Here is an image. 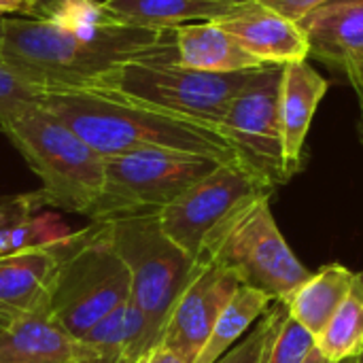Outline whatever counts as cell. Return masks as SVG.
I'll return each mask as SVG.
<instances>
[{
    "instance_id": "6da1fadb",
    "label": "cell",
    "mask_w": 363,
    "mask_h": 363,
    "mask_svg": "<svg viewBox=\"0 0 363 363\" xmlns=\"http://www.w3.org/2000/svg\"><path fill=\"white\" fill-rule=\"evenodd\" d=\"M177 60L174 28L113 21L100 2L62 17H2L0 60L45 89H91L132 60Z\"/></svg>"
},
{
    "instance_id": "7a4b0ae2",
    "label": "cell",
    "mask_w": 363,
    "mask_h": 363,
    "mask_svg": "<svg viewBox=\"0 0 363 363\" xmlns=\"http://www.w3.org/2000/svg\"><path fill=\"white\" fill-rule=\"evenodd\" d=\"M102 157L145 149H170L238 160L217 125L162 113L125 98L94 89H45L36 98Z\"/></svg>"
},
{
    "instance_id": "3957f363",
    "label": "cell",
    "mask_w": 363,
    "mask_h": 363,
    "mask_svg": "<svg viewBox=\"0 0 363 363\" xmlns=\"http://www.w3.org/2000/svg\"><path fill=\"white\" fill-rule=\"evenodd\" d=\"M0 132L40 179L47 206L85 215L104 185V157L38 100H21L0 113Z\"/></svg>"
},
{
    "instance_id": "277c9868",
    "label": "cell",
    "mask_w": 363,
    "mask_h": 363,
    "mask_svg": "<svg viewBox=\"0 0 363 363\" xmlns=\"http://www.w3.org/2000/svg\"><path fill=\"white\" fill-rule=\"evenodd\" d=\"M102 236L130 274V302L145 319L147 353L162 340L168 315L196 262L162 230L157 213L104 219Z\"/></svg>"
},
{
    "instance_id": "5b68a950",
    "label": "cell",
    "mask_w": 363,
    "mask_h": 363,
    "mask_svg": "<svg viewBox=\"0 0 363 363\" xmlns=\"http://www.w3.org/2000/svg\"><path fill=\"white\" fill-rule=\"evenodd\" d=\"M196 264L223 266L236 272L240 285L266 294L272 302L287 298L313 274L283 238L270 196L251 200L217 228L204 240Z\"/></svg>"
},
{
    "instance_id": "8992f818",
    "label": "cell",
    "mask_w": 363,
    "mask_h": 363,
    "mask_svg": "<svg viewBox=\"0 0 363 363\" xmlns=\"http://www.w3.org/2000/svg\"><path fill=\"white\" fill-rule=\"evenodd\" d=\"M253 72H202L177 64V60L149 57L115 68L91 89L219 128L234 96Z\"/></svg>"
},
{
    "instance_id": "52a82bcc",
    "label": "cell",
    "mask_w": 363,
    "mask_h": 363,
    "mask_svg": "<svg viewBox=\"0 0 363 363\" xmlns=\"http://www.w3.org/2000/svg\"><path fill=\"white\" fill-rule=\"evenodd\" d=\"M221 162L170 149H145L104 157L102 194L89 213L91 221L160 213Z\"/></svg>"
},
{
    "instance_id": "ba28073f",
    "label": "cell",
    "mask_w": 363,
    "mask_h": 363,
    "mask_svg": "<svg viewBox=\"0 0 363 363\" xmlns=\"http://www.w3.org/2000/svg\"><path fill=\"white\" fill-rule=\"evenodd\" d=\"M94 223L89 242L64 266L51 298L49 317L70 336L79 338L115 308L130 300V274Z\"/></svg>"
},
{
    "instance_id": "9c48e42d",
    "label": "cell",
    "mask_w": 363,
    "mask_h": 363,
    "mask_svg": "<svg viewBox=\"0 0 363 363\" xmlns=\"http://www.w3.org/2000/svg\"><path fill=\"white\" fill-rule=\"evenodd\" d=\"M266 179L240 160L221 162L213 172L194 183L174 202L157 213L164 234L194 262L204 240L221 228L238 208L255 198L272 196Z\"/></svg>"
},
{
    "instance_id": "30bf717a",
    "label": "cell",
    "mask_w": 363,
    "mask_h": 363,
    "mask_svg": "<svg viewBox=\"0 0 363 363\" xmlns=\"http://www.w3.org/2000/svg\"><path fill=\"white\" fill-rule=\"evenodd\" d=\"M283 66H264L253 72L249 83L234 96L219 132L232 145L238 160L253 172L279 187L291 179L279 117Z\"/></svg>"
},
{
    "instance_id": "8fae6325",
    "label": "cell",
    "mask_w": 363,
    "mask_h": 363,
    "mask_svg": "<svg viewBox=\"0 0 363 363\" xmlns=\"http://www.w3.org/2000/svg\"><path fill=\"white\" fill-rule=\"evenodd\" d=\"M91 234L94 223L0 257V330L32 315H49L64 266L89 242Z\"/></svg>"
},
{
    "instance_id": "7c38bea8",
    "label": "cell",
    "mask_w": 363,
    "mask_h": 363,
    "mask_svg": "<svg viewBox=\"0 0 363 363\" xmlns=\"http://www.w3.org/2000/svg\"><path fill=\"white\" fill-rule=\"evenodd\" d=\"M238 287L236 272L217 264H196L191 279L168 315L160 345L168 347L185 363L196 362Z\"/></svg>"
},
{
    "instance_id": "4fadbf2b",
    "label": "cell",
    "mask_w": 363,
    "mask_h": 363,
    "mask_svg": "<svg viewBox=\"0 0 363 363\" xmlns=\"http://www.w3.org/2000/svg\"><path fill=\"white\" fill-rule=\"evenodd\" d=\"M217 23L266 66L308 60V38L302 26L259 0H240Z\"/></svg>"
},
{
    "instance_id": "5bb4252c",
    "label": "cell",
    "mask_w": 363,
    "mask_h": 363,
    "mask_svg": "<svg viewBox=\"0 0 363 363\" xmlns=\"http://www.w3.org/2000/svg\"><path fill=\"white\" fill-rule=\"evenodd\" d=\"M300 26L308 38V60L342 72L351 85L363 83V4L330 2Z\"/></svg>"
},
{
    "instance_id": "9a60e30c",
    "label": "cell",
    "mask_w": 363,
    "mask_h": 363,
    "mask_svg": "<svg viewBox=\"0 0 363 363\" xmlns=\"http://www.w3.org/2000/svg\"><path fill=\"white\" fill-rule=\"evenodd\" d=\"M330 83L311 60L283 66L279 91V117L283 132V153L289 174H298L304 162V143L319 102L328 94Z\"/></svg>"
},
{
    "instance_id": "2e32d148",
    "label": "cell",
    "mask_w": 363,
    "mask_h": 363,
    "mask_svg": "<svg viewBox=\"0 0 363 363\" xmlns=\"http://www.w3.org/2000/svg\"><path fill=\"white\" fill-rule=\"evenodd\" d=\"M145 355V319L130 300L72 340V363H138Z\"/></svg>"
},
{
    "instance_id": "e0dca14e",
    "label": "cell",
    "mask_w": 363,
    "mask_h": 363,
    "mask_svg": "<svg viewBox=\"0 0 363 363\" xmlns=\"http://www.w3.org/2000/svg\"><path fill=\"white\" fill-rule=\"evenodd\" d=\"M174 47L177 64L202 72L223 74L259 70L266 66L217 21H196L174 28Z\"/></svg>"
},
{
    "instance_id": "ac0fdd59",
    "label": "cell",
    "mask_w": 363,
    "mask_h": 363,
    "mask_svg": "<svg viewBox=\"0 0 363 363\" xmlns=\"http://www.w3.org/2000/svg\"><path fill=\"white\" fill-rule=\"evenodd\" d=\"M240 0H104L100 9L119 23L172 30L196 21H217Z\"/></svg>"
},
{
    "instance_id": "d6986e66",
    "label": "cell",
    "mask_w": 363,
    "mask_h": 363,
    "mask_svg": "<svg viewBox=\"0 0 363 363\" xmlns=\"http://www.w3.org/2000/svg\"><path fill=\"white\" fill-rule=\"evenodd\" d=\"M355 281V272L342 264H328L296 291L283 298L289 315L304 325L315 338L321 336L342 300L349 296V289Z\"/></svg>"
},
{
    "instance_id": "ffe728a7",
    "label": "cell",
    "mask_w": 363,
    "mask_h": 363,
    "mask_svg": "<svg viewBox=\"0 0 363 363\" xmlns=\"http://www.w3.org/2000/svg\"><path fill=\"white\" fill-rule=\"evenodd\" d=\"M72 340L49 315L0 330V363H72Z\"/></svg>"
},
{
    "instance_id": "44dd1931",
    "label": "cell",
    "mask_w": 363,
    "mask_h": 363,
    "mask_svg": "<svg viewBox=\"0 0 363 363\" xmlns=\"http://www.w3.org/2000/svg\"><path fill=\"white\" fill-rule=\"evenodd\" d=\"M270 304L272 300L266 294L240 285L219 315L206 345L194 363H215L221 355H225L251 330V325L266 315Z\"/></svg>"
},
{
    "instance_id": "7402d4cb",
    "label": "cell",
    "mask_w": 363,
    "mask_h": 363,
    "mask_svg": "<svg viewBox=\"0 0 363 363\" xmlns=\"http://www.w3.org/2000/svg\"><path fill=\"white\" fill-rule=\"evenodd\" d=\"M317 347L332 363L363 355V272H355L349 296L317 338Z\"/></svg>"
},
{
    "instance_id": "603a6c76",
    "label": "cell",
    "mask_w": 363,
    "mask_h": 363,
    "mask_svg": "<svg viewBox=\"0 0 363 363\" xmlns=\"http://www.w3.org/2000/svg\"><path fill=\"white\" fill-rule=\"evenodd\" d=\"M315 347L317 338L300 325L285 306L266 342L262 363H302Z\"/></svg>"
},
{
    "instance_id": "cb8c5ba5",
    "label": "cell",
    "mask_w": 363,
    "mask_h": 363,
    "mask_svg": "<svg viewBox=\"0 0 363 363\" xmlns=\"http://www.w3.org/2000/svg\"><path fill=\"white\" fill-rule=\"evenodd\" d=\"M283 308H285L283 300H274L272 306L266 311V315L257 321V325L253 330H249L247 338L236 342L225 355H221L215 363H262L266 342H268Z\"/></svg>"
},
{
    "instance_id": "d4e9b609",
    "label": "cell",
    "mask_w": 363,
    "mask_h": 363,
    "mask_svg": "<svg viewBox=\"0 0 363 363\" xmlns=\"http://www.w3.org/2000/svg\"><path fill=\"white\" fill-rule=\"evenodd\" d=\"M45 204L43 191H28V194H9L0 196V230L13 228L30 217L36 215Z\"/></svg>"
},
{
    "instance_id": "484cf974",
    "label": "cell",
    "mask_w": 363,
    "mask_h": 363,
    "mask_svg": "<svg viewBox=\"0 0 363 363\" xmlns=\"http://www.w3.org/2000/svg\"><path fill=\"white\" fill-rule=\"evenodd\" d=\"M43 94L40 87L17 77L2 60H0V113L21 100H36Z\"/></svg>"
},
{
    "instance_id": "4316f807",
    "label": "cell",
    "mask_w": 363,
    "mask_h": 363,
    "mask_svg": "<svg viewBox=\"0 0 363 363\" xmlns=\"http://www.w3.org/2000/svg\"><path fill=\"white\" fill-rule=\"evenodd\" d=\"M259 2H264L266 6H270L272 11H277L285 17H289L291 21L300 23L306 15L330 4L332 0H259Z\"/></svg>"
},
{
    "instance_id": "83f0119b",
    "label": "cell",
    "mask_w": 363,
    "mask_h": 363,
    "mask_svg": "<svg viewBox=\"0 0 363 363\" xmlns=\"http://www.w3.org/2000/svg\"><path fill=\"white\" fill-rule=\"evenodd\" d=\"M36 6L34 19H47V17H62L79 13L94 4V0H32Z\"/></svg>"
},
{
    "instance_id": "f1b7e54d",
    "label": "cell",
    "mask_w": 363,
    "mask_h": 363,
    "mask_svg": "<svg viewBox=\"0 0 363 363\" xmlns=\"http://www.w3.org/2000/svg\"><path fill=\"white\" fill-rule=\"evenodd\" d=\"M15 13L36 17V6L32 0H0V17L15 15Z\"/></svg>"
},
{
    "instance_id": "f546056e",
    "label": "cell",
    "mask_w": 363,
    "mask_h": 363,
    "mask_svg": "<svg viewBox=\"0 0 363 363\" xmlns=\"http://www.w3.org/2000/svg\"><path fill=\"white\" fill-rule=\"evenodd\" d=\"M138 363H185L177 353H172L168 347L157 345L155 349H151Z\"/></svg>"
},
{
    "instance_id": "4dcf8cb0",
    "label": "cell",
    "mask_w": 363,
    "mask_h": 363,
    "mask_svg": "<svg viewBox=\"0 0 363 363\" xmlns=\"http://www.w3.org/2000/svg\"><path fill=\"white\" fill-rule=\"evenodd\" d=\"M357 94V100H359V123H357V132H359V140H362L363 147V83H353L351 85Z\"/></svg>"
},
{
    "instance_id": "1f68e13d",
    "label": "cell",
    "mask_w": 363,
    "mask_h": 363,
    "mask_svg": "<svg viewBox=\"0 0 363 363\" xmlns=\"http://www.w3.org/2000/svg\"><path fill=\"white\" fill-rule=\"evenodd\" d=\"M302 363H332V362L321 353V349H319V347H315V349L308 353V357H306Z\"/></svg>"
},
{
    "instance_id": "d6a6232c",
    "label": "cell",
    "mask_w": 363,
    "mask_h": 363,
    "mask_svg": "<svg viewBox=\"0 0 363 363\" xmlns=\"http://www.w3.org/2000/svg\"><path fill=\"white\" fill-rule=\"evenodd\" d=\"M338 363H363V355L362 357H349V359H342V362Z\"/></svg>"
},
{
    "instance_id": "836d02e7",
    "label": "cell",
    "mask_w": 363,
    "mask_h": 363,
    "mask_svg": "<svg viewBox=\"0 0 363 363\" xmlns=\"http://www.w3.org/2000/svg\"><path fill=\"white\" fill-rule=\"evenodd\" d=\"M332 2H353V4H363V0H332Z\"/></svg>"
},
{
    "instance_id": "e575fe53",
    "label": "cell",
    "mask_w": 363,
    "mask_h": 363,
    "mask_svg": "<svg viewBox=\"0 0 363 363\" xmlns=\"http://www.w3.org/2000/svg\"><path fill=\"white\" fill-rule=\"evenodd\" d=\"M0 36H2V17H0Z\"/></svg>"
}]
</instances>
